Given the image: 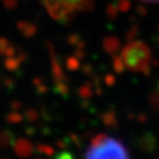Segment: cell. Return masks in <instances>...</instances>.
<instances>
[{"label":"cell","instance_id":"obj_2","mask_svg":"<svg viewBox=\"0 0 159 159\" xmlns=\"http://www.w3.org/2000/svg\"><path fill=\"white\" fill-rule=\"evenodd\" d=\"M48 12L54 19L66 20L87 9L93 0H42Z\"/></svg>","mask_w":159,"mask_h":159},{"label":"cell","instance_id":"obj_1","mask_svg":"<svg viewBox=\"0 0 159 159\" xmlns=\"http://www.w3.org/2000/svg\"><path fill=\"white\" fill-rule=\"evenodd\" d=\"M85 159H130L128 150L120 140L101 134L91 140Z\"/></svg>","mask_w":159,"mask_h":159},{"label":"cell","instance_id":"obj_3","mask_svg":"<svg viewBox=\"0 0 159 159\" xmlns=\"http://www.w3.org/2000/svg\"><path fill=\"white\" fill-rule=\"evenodd\" d=\"M138 1H142V2H146V3H159V0H138Z\"/></svg>","mask_w":159,"mask_h":159}]
</instances>
